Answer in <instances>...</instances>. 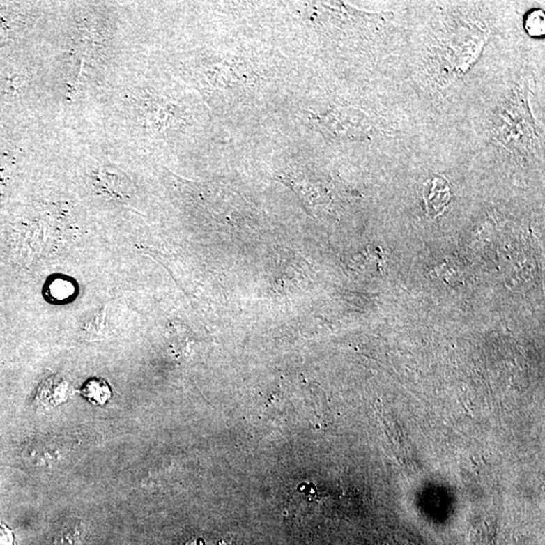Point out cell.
Here are the masks:
<instances>
[{
  "label": "cell",
  "mask_w": 545,
  "mask_h": 545,
  "mask_svg": "<svg viewBox=\"0 0 545 545\" xmlns=\"http://www.w3.org/2000/svg\"><path fill=\"white\" fill-rule=\"evenodd\" d=\"M81 394L83 397L86 398L92 404L101 405L107 404L112 398V389L107 381L100 379V378H92L83 385Z\"/></svg>",
  "instance_id": "cell-2"
},
{
  "label": "cell",
  "mask_w": 545,
  "mask_h": 545,
  "mask_svg": "<svg viewBox=\"0 0 545 545\" xmlns=\"http://www.w3.org/2000/svg\"><path fill=\"white\" fill-rule=\"evenodd\" d=\"M0 545H17L13 530L0 522Z\"/></svg>",
  "instance_id": "cell-6"
},
{
  "label": "cell",
  "mask_w": 545,
  "mask_h": 545,
  "mask_svg": "<svg viewBox=\"0 0 545 545\" xmlns=\"http://www.w3.org/2000/svg\"><path fill=\"white\" fill-rule=\"evenodd\" d=\"M524 29L535 39H542L545 36L544 11L539 8L529 10L524 17Z\"/></svg>",
  "instance_id": "cell-4"
},
{
  "label": "cell",
  "mask_w": 545,
  "mask_h": 545,
  "mask_svg": "<svg viewBox=\"0 0 545 545\" xmlns=\"http://www.w3.org/2000/svg\"><path fill=\"white\" fill-rule=\"evenodd\" d=\"M74 289L73 284L68 282V281L63 280V279H57L54 281L49 287V295L52 296L54 301H63L65 299L69 298L71 295H73Z\"/></svg>",
  "instance_id": "cell-5"
},
{
  "label": "cell",
  "mask_w": 545,
  "mask_h": 545,
  "mask_svg": "<svg viewBox=\"0 0 545 545\" xmlns=\"http://www.w3.org/2000/svg\"><path fill=\"white\" fill-rule=\"evenodd\" d=\"M424 197L430 216L436 217L443 213L450 199L447 181L441 177H434L425 183Z\"/></svg>",
  "instance_id": "cell-1"
},
{
  "label": "cell",
  "mask_w": 545,
  "mask_h": 545,
  "mask_svg": "<svg viewBox=\"0 0 545 545\" xmlns=\"http://www.w3.org/2000/svg\"><path fill=\"white\" fill-rule=\"evenodd\" d=\"M68 383L62 378H49L40 390V397L46 402H62L67 398Z\"/></svg>",
  "instance_id": "cell-3"
}]
</instances>
